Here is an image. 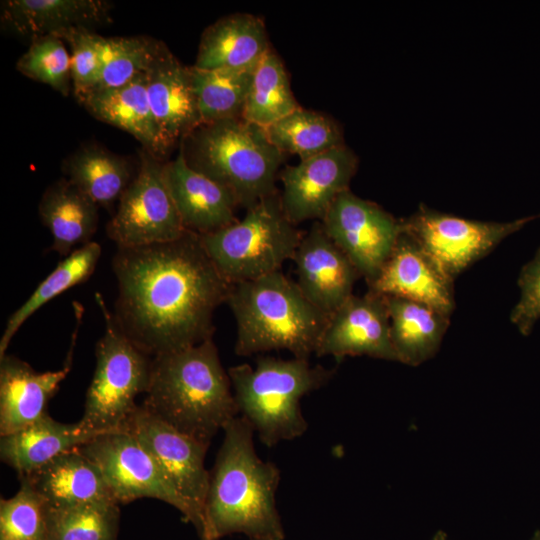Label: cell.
Wrapping results in <instances>:
<instances>
[{"label":"cell","instance_id":"6da1fadb","mask_svg":"<svg viewBox=\"0 0 540 540\" xmlns=\"http://www.w3.org/2000/svg\"><path fill=\"white\" fill-rule=\"evenodd\" d=\"M115 322L151 357L212 339L215 310L231 284L217 270L200 235L135 247H117Z\"/></svg>","mask_w":540,"mask_h":540},{"label":"cell","instance_id":"7a4b0ae2","mask_svg":"<svg viewBox=\"0 0 540 540\" xmlns=\"http://www.w3.org/2000/svg\"><path fill=\"white\" fill-rule=\"evenodd\" d=\"M224 439L210 472L201 540L241 533L249 540H283L275 501L280 471L259 458L254 430L240 415L224 428Z\"/></svg>","mask_w":540,"mask_h":540},{"label":"cell","instance_id":"3957f363","mask_svg":"<svg viewBox=\"0 0 540 540\" xmlns=\"http://www.w3.org/2000/svg\"><path fill=\"white\" fill-rule=\"evenodd\" d=\"M142 405L178 431L207 445L239 416L231 380L213 338L153 357Z\"/></svg>","mask_w":540,"mask_h":540},{"label":"cell","instance_id":"277c9868","mask_svg":"<svg viewBox=\"0 0 540 540\" xmlns=\"http://www.w3.org/2000/svg\"><path fill=\"white\" fill-rule=\"evenodd\" d=\"M225 303L235 319L239 356L286 350L309 360L330 317L281 270L231 284Z\"/></svg>","mask_w":540,"mask_h":540},{"label":"cell","instance_id":"5b68a950","mask_svg":"<svg viewBox=\"0 0 540 540\" xmlns=\"http://www.w3.org/2000/svg\"><path fill=\"white\" fill-rule=\"evenodd\" d=\"M187 165L224 187L248 209L275 193L284 154L265 129L242 117L202 124L180 141Z\"/></svg>","mask_w":540,"mask_h":540},{"label":"cell","instance_id":"8992f818","mask_svg":"<svg viewBox=\"0 0 540 540\" xmlns=\"http://www.w3.org/2000/svg\"><path fill=\"white\" fill-rule=\"evenodd\" d=\"M227 372L239 415L267 447L294 440L307 431L301 399L324 386L334 373L310 364L308 359L273 356L258 357L255 367L244 363Z\"/></svg>","mask_w":540,"mask_h":540},{"label":"cell","instance_id":"52a82bcc","mask_svg":"<svg viewBox=\"0 0 540 540\" xmlns=\"http://www.w3.org/2000/svg\"><path fill=\"white\" fill-rule=\"evenodd\" d=\"M302 236L276 191L246 209L241 220L200 237L220 274L236 284L280 271L292 260Z\"/></svg>","mask_w":540,"mask_h":540},{"label":"cell","instance_id":"ba28073f","mask_svg":"<svg viewBox=\"0 0 540 540\" xmlns=\"http://www.w3.org/2000/svg\"><path fill=\"white\" fill-rule=\"evenodd\" d=\"M95 300L102 313L105 330L96 343V366L87 389L79 423L91 438L122 429L146 393L153 357L140 350L119 329L101 293Z\"/></svg>","mask_w":540,"mask_h":540},{"label":"cell","instance_id":"9c48e42d","mask_svg":"<svg viewBox=\"0 0 540 540\" xmlns=\"http://www.w3.org/2000/svg\"><path fill=\"white\" fill-rule=\"evenodd\" d=\"M79 450L99 469L118 504L140 498L163 501L176 508L183 519L195 527L201 539L203 521L131 433L125 430L103 433L83 444Z\"/></svg>","mask_w":540,"mask_h":540},{"label":"cell","instance_id":"30bf717a","mask_svg":"<svg viewBox=\"0 0 540 540\" xmlns=\"http://www.w3.org/2000/svg\"><path fill=\"white\" fill-rule=\"evenodd\" d=\"M537 217L511 222H485L437 212L421 205L414 214L402 220V224L403 232L454 281L505 238Z\"/></svg>","mask_w":540,"mask_h":540},{"label":"cell","instance_id":"8fae6325","mask_svg":"<svg viewBox=\"0 0 540 540\" xmlns=\"http://www.w3.org/2000/svg\"><path fill=\"white\" fill-rule=\"evenodd\" d=\"M139 159L138 171L106 226L117 247L173 241L187 232L165 183V163L146 149Z\"/></svg>","mask_w":540,"mask_h":540},{"label":"cell","instance_id":"7c38bea8","mask_svg":"<svg viewBox=\"0 0 540 540\" xmlns=\"http://www.w3.org/2000/svg\"><path fill=\"white\" fill-rule=\"evenodd\" d=\"M320 222L367 285L377 278L403 233L402 220L350 190L335 199Z\"/></svg>","mask_w":540,"mask_h":540},{"label":"cell","instance_id":"4fadbf2b","mask_svg":"<svg viewBox=\"0 0 540 540\" xmlns=\"http://www.w3.org/2000/svg\"><path fill=\"white\" fill-rule=\"evenodd\" d=\"M120 430L131 433L152 455L205 527L204 506L210 481L205 457L209 445L178 431L142 404L136 407Z\"/></svg>","mask_w":540,"mask_h":540},{"label":"cell","instance_id":"5bb4252c","mask_svg":"<svg viewBox=\"0 0 540 540\" xmlns=\"http://www.w3.org/2000/svg\"><path fill=\"white\" fill-rule=\"evenodd\" d=\"M358 159L345 145L287 166L280 174L281 205L287 218L297 225L321 221L335 199L356 173Z\"/></svg>","mask_w":540,"mask_h":540},{"label":"cell","instance_id":"9a60e30c","mask_svg":"<svg viewBox=\"0 0 540 540\" xmlns=\"http://www.w3.org/2000/svg\"><path fill=\"white\" fill-rule=\"evenodd\" d=\"M315 355L333 356L338 361L369 356L398 362L385 295L368 290L363 296H350L330 315Z\"/></svg>","mask_w":540,"mask_h":540},{"label":"cell","instance_id":"2e32d148","mask_svg":"<svg viewBox=\"0 0 540 540\" xmlns=\"http://www.w3.org/2000/svg\"><path fill=\"white\" fill-rule=\"evenodd\" d=\"M75 326L62 368L38 372L24 360L5 354L0 358V436L21 430L47 414V405L68 376L83 308L74 303Z\"/></svg>","mask_w":540,"mask_h":540},{"label":"cell","instance_id":"e0dca14e","mask_svg":"<svg viewBox=\"0 0 540 540\" xmlns=\"http://www.w3.org/2000/svg\"><path fill=\"white\" fill-rule=\"evenodd\" d=\"M297 285L319 310L332 315L350 296L360 274L320 221L303 233L292 258Z\"/></svg>","mask_w":540,"mask_h":540},{"label":"cell","instance_id":"ac0fdd59","mask_svg":"<svg viewBox=\"0 0 540 540\" xmlns=\"http://www.w3.org/2000/svg\"><path fill=\"white\" fill-rule=\"evenodd\" d=\"M146 73L154 120L166 152L201 125L191 68L160 42Z\"/></svg>","mask_w":540,"mask_h":540},{"label":"cell","instance_id":"d6986e66","mask_svg":"<svg viewBox=\"0 0 540 540\" xmlns=\"http://www.w3.org/2000/svg\"><path fill=\"white\" fill-rule=\"evenodd\" d=\"M368 290L428 305L447 316L455 309L454 281L404 232Z\"/></svg>","mask_w":540,"mask_h":540},{"label":"cell","instance_id":"ffe728a7","mask_svg":"<svg viewBox=\"0 0 540 540\" xmlns=\"http://www.w3.org/2000/svg\"><path fill=\"white\" fill-rule=\"evenodd\" d=\"M164 179L184 228L197 235L218 231L238 219V204L221 185L190 168L182 153L164 164Z\"/></svg>","mask_w":540,"mask_h":540},{"label":"cell","instance_id":"44dd1931","mask_svg":"<svg viewBox=\"0 0 540 540\" xmlns=\"http://www.w3.org/2000/svg\"><path fill=\"white\" fill-rule=\"evenodd\" d=\"M111 4L104 0H8L2 2V21L14 32L35 39L59 37L77 28L108 23Z\"/></svg>","mask_w":540,"mask_h":540},{"label":"cell","instance_id":"7402d4cb","mask_svg":"<svg viewBox=\"0 0 540 540\" xmlns=\"http://www.w3.org/2000/svg\"><path fill=\"white\" fill-rule=\"evenodd\" d=\"M269 48L263 20L249 13H234L203 31L193 66L205 70L248 68Z\"/></svg>","mask_w":540,"mask_h":540},{"label":"cell","instance_id":"603a6c76","mask_svg":"<svg viewBox=\"0 0 540 540\" xmlns=\"http://www.w3.org/2000/svg\"><path fill=\"white\" fill-rule=\"evenodd\" d=\"M77 101L94 118L129 133L159 159L167 153L149 103L146 73L120 87L90 91Z\"/></svg>","mask_w":540,"mask_h":540},{"label":"cell","instance_id":"cb8c5ba5","mask_svg":"<svg viewBox=\"0 0 540 540\" xmlns=\"http://www.w3.org/2000/svg\"><path fill=\"white\" fill-rule=\"evenodd\" d=\"M79 448L19 478L26 479L52 508L96 501L116 502L99 469Z\"/></svg>","mask_w":540,"mask_h":540},{"label":"cell","instance_id":"d4e9b609","mask_svg":"<svg viewBox=\"0 0 540 540\" xmlns=\"http://www.w3.org/2000/svg\"><path fill=\"white\" fill-rule=\"evenodd\" d=\"M91 439L79 421L62 423L47 413L21 430L0 436V458L18 476L27 475Z\"/></svg>","mask_w":540,"mask_h":540},{"label":"cell","instance_id":"484cf974","mask_svg":"<svg viewBox=\"0 0 540 540\" xmlns=\"http://www.w3.org/2000/svg\"><path fill=\"white\" fill-rule=\"evenodd\" d=\"M98 208L67 178L51 184L38 206L41 221L52 236L51 250L66 257L91 242L97 230Z\"/></svg>","mask_w":540,"mask_h":540},{"label":"cell","instance_id":"4316f807","mask_svg":"<svg viewBox=\"0 0 540 540\" xmlns=\"http://www.w3.org/2000/svg\"><path fill=\"white\" fill-rule=\"evenodd\" d=\"M398 362L418 366L439 350L450 316L410 299L385 295Z\"/></svg>","mask_w":540,"mask_h":540},{"label":"cell","instance_id":"83f0119b","mask_svg":"<svg viewBox=\"0 0 540 540\" xmlns=\"http://www.w3.org/2000/svg\"><path fill=\"white\" fill-rule=\"evenodd\" d=\"M66 178L98 207L120 200L133 180L129 162L101 146H83L63 162Z\"/></svg>","mask_w":540,"mask_h":540},{"label":"cell","instance_id":"f1b7e54d","mask_svg":"<svg viewBox=\"0 0 540 540\" xmlns=\"http://www.w3.org/2000/svg\"><path fill=\"white\" fill-rule=\"evenodd\" d=\"M101 254V245L91 241L74 250L57 264L27 300L10 315L0 339V358L6 354L16 332L36 311L66 290L89 279Z\"/></svg>","mask_w":540,"mask_h":540},{"label":"cell","instance_id":"f546056e","mask_svg":"<svg viewBox=\"0 0 540 540\" xmlns=\"http://www.w3.org/2000/svg\"><path fill=\"white\" fill-rule=\"evenodd\" d=\"M256 65L212 70L190 66L201 125L242 117Z\"/></svg>","mask_w":540,"mask_h":540},{"label":"cell","instance_id":"4dcf8cb0","mask_svg":"<svg viewBox=\"0 0 540 540\" xmlns=\"http://www.w3.org/2000/svg\"><path fill=\"white\" fill-rule=\"evenodd\" d=\"M264 129L277 149L301 160L344 145L341 129L333 119L301 107Z\"/></svg>","mask_w":540,"mask_h":540},{"label":"cell","instance_id":"1f68e13d","mask_svg":"<svg viewBox=\"0 0 540 540\" xmlns=\"http://www.w3.org/2000/svg\"><path fill=\"white\" fill-rule=\"evenodd\" d=\"M299 107L280 57L269 48L254 69L242 118L266 128Z\"/></svg>","mask_w":540,"mask_h":540},{"label":"cell","instance_id":"d6a6232c","mask_svg":"<svg viewBox=\"0 0 540 540\" xmlns=\"http://www.w3.org/2000/svg\"><path fill=\"white\" fill-rule=\"evenodd\" d=\"M120 509L96 501L48 510V540H117Z\"/></svg>","mask_w":540,"mask_h":540},{"label":"cell","instance_id":"836d02e7","mask_svg":"<svg viewBox=\"0 0 540 540\" xmlns=\"http://www.w3.org/2000/svg\"><path fill=\"white\" fill-rule=\"evenodd\" d=\"M19 481L16 494L0 500V540H48L49 506L26 479Z\"/></svg>","mask_w":540,"mask_h":540},{"label":"cell","instance_id":"e575fe53","mask_svg":"<svg viewBox=\"0 0 540 540\" xmlns=\"http://www.w3.org/2000/svg\"><path fill=\"white\" fill-rule=\"evenodd\" d=\"M16 69L63 96H68L73 90L70 52L65 42L57 36L46 35L33 39L28 50L18 59Z\"/></svg>","mask_w":540,"mask_h":540},{"label":"cell","instance_id":"d590c367","mask_svg":"<svg viewBox=\"0 0 540 540\" xmlns=\"http://www.w3.org/2000/svg\"><path fill=\"white\" fill-rule=\"evenodd\" d=\"M159 44L160 41L143 36L106 38L104 68L91 91L120 87L145 73Z\"/></svg>","mask_w":540,"mask_h":540},{"label":"cell","instance_id":"8d00e7d4","mask_svg":"<svg viewBox=\"0 0 540 540\" xmlns=\"http://www.w3.org/2000/svg\"><path fill=\"white\" fill-rule=\"evenodd\" d=\"M70 46L73 93L78 100L100 80L106 53V38L87 28L69 30L59 36Z\"/></svg>","mask_w":540,"mask_h":540},{"label":"cell","instance_id":"74e56055","mask_svg":"<svg viewBox=\"0 0 540 540\" xmlns=\"http://www.w3.org/2000/svg\"><path fill=\"white\" fill-rule=\"evenodd\" d=\"M518 286L520 297L511 311L510 320L522 335L527 336L540 319V247L522 267Z\"/></svg>","mask_w":540,"mask_h":540},{"label":"cell","instance_id":"f35d334b","mask_svg":"<svg viewBox=\"0 0 540 540\" xmlns=\"http://www.w3.org/2000/svg\"><path fill=\"white\" fill-rule=\"evenodd\" d=\"M530 540H540V530L536 531Z\"/></svg>","mask_w":540,"mask_h":540}]
</instances>
